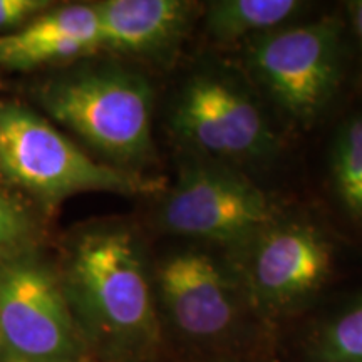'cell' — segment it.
I'll return each mask as SVG.
<instances>
[{
	"instance_id": "cell-1",
	"label": "cell",
	"mask_w": 362,
	"mask_h": 362,
	"mask_svg": "<svg viewBox=\"0 0 362 362\" xmlns=\"http://www.w3.org/2000/svg\"><path fill=\"white\" fill-rule=\"evenodd\" d=\"M56 270L90 361H166L153 259L134 225L83 226L67 240Z\"/></svg>"
},
{
	"instance_id": "cell-2",
	"label": "cell",
	"mask_w": 362,
	"mask_h": 362,
	"mask_svg": "<svg viewBox=\"0 0 362 362\" xmlns=\"http://www.w3.org/2000/svg\"><path fill=\"white\" fill-rule=\"evenodd\" d=\"M153 285L166 361H274L280 339L223 252L178 240L153 259Z\"/></svg>"
},
{
	"instance_id": "cell-3",
	"label": "cell",
	"mask_w": 362,
	"mask_h": 362,
	"mask_svg": "<svg viewBox=\"0 0 362 362\" xmlns=\"http://www.w3.org/2000/svg\"><path fill=\"white\" fill-rule=\"evenodd\" d=\"M88 59L45 79L35 94L39 106L96 153L98 160L146 173L156 158L155 86L134 66Z\"/></svg>"
},
{
	"instance_id": "cell-4",
	"label": "cell",
	"mask_w": 362,
	"mask_h": 362,
	"mask_svg": "<svg viewBox=\"0 0 362 362\" xmlns=\"http://www.w3.org/2000/svg\"><path fill=\"white\" fill-rule=\"evenodd\" d=\"M166 128L178 153L255 176L282 158L284 143L259 90L237 64L202 59L176 84Z\"/></svg>"
},
{
	"instance_id": "cell-5",
	"label": "cell",
	"mask_w": 362,
	"mask_h": 362,
	"mask_svg": "<svg viewBox=\"0 0 362 362\" xmlns=\"http://www.w3.org/2000/svg\"><path fill=\"white\" fill-rule=\"evenodd\" d=\"M356 47L346 13L298 21L238 49V69L267 106L309 129L337 107L351 79Z\"/></svg>"
},
{
	"instance_id": "cell-6",
	"label": "cell",
	"mask_w": 362,
	"mask_h": 362,
	"mask_svg": "<svg viewBox=\"0 0 362 362\" xmlns=\"http://www.w3.org/2000/svg\"><path fill=\"white\" fill-rule=\"evenodd\" d=\"M260 320L275 336L312 312L336 277L339 245L319 220L282 210L238 250L225 253Z\"/></svg>"
},
{
	"instance_id": "cell-7",
	"label": "cell",
	"mask_w": 362,
	"mask_h": 362,
	"mask_svg": "<svg viewBox=\"0 0 362 362\" xmlns=\"http://www.w3.org/2000/svg\"><path fill=\"white\" fill-rule=\"evenodd\" d=\"M0 175L49 208L93 192L158 197L168 185L163 176L106 165L51 119L13 101H0Z\"/></svg>"
},
{
	"instance_id": "cell-8",
	"label": "cell",
	"mask_w": 362,
	"mask_h": 362,
	"mask_svg": "<svg viewBox=\"0 0 362 362\" xmlns=\"http://www.w3.org/2000/svg\"><path fill=\"white\" fill-rule=\"evenodd\" d=\"M158 197L155 221L163 233L223 253L245 245L282 211L255 176L183 153L175 180Z\"/></svg>"
},
{
	"instance_id": "cell-9",
	"label": "cell",
	"mask_w": 362,
	"mask_h": 362,
	"mask_svg": "<svg viewBox=\"0 0 362 362\" xmlns=\"http://www.w3.org/2000/svg\"><path fill=\"white\" fill-rule=\"evenodd\" d=\"M0 361L93 362L57 270L35 252L0 262Z\"/></svg>"
},
{
	"instance_id": "cell-10",
	"label": "cell",
	"mask_w": 362,
	"mask_h": 362,
	"mask_svg": "<svg viewBox=\"0 0 362 362\" xmlns=\"http://www.w3.org/2000/svg\"><path fill=\"white\" fill-rule=\"evenodd\" d=\"M96 7L101 52L166 67L178 57L203 6L189 0H104Z\"/></svg>"
},
{
	"instance_id": "cell-11",
	"label": "cell",
	"mask_w": 362,
	"mask_h": 362,
	"mask_svg": "<svg viewBox=\"0 0 362 362\" xmlns=\"http://www.w3.org/2000/svg\"><path fill=\"white\" fill-rule=\"evenodd\" d=\"M99 52L96 4H54L21 29L0 35V67L8 71L74 64Z\"/></svg>"
},
{
	"instance_id": "cell-12",
	"label": "cell",
	"mask_w": 362,
	"mask_h": 362,
	"mask_svg": "<svg viewBox=\"0 0 362 362\" xmlns=\"http://www.w3.org/2000/svg\"><path fill=\"white\" fill-rule=\"evenodd\" d=\"M302 0H214L202 7L203 35L214 47L242 49L262 35L304 19Z\"/></svg>"
},
{
	"instance_id": "cell-13",
	"label": "cell",
	"mask_w": 362,
	"mask_h": 362,
	"mask_svg": "<svg viewBox=\"0 0 362 362\" xmlns=\"http://www.w3.org/2000/svg\"><path fill=\"white\" fill-rule=\"evenodd\" d=\"M291 357L292 362H362V285L305 320Z\"/></svg>"
},
{
	"instance_id": "cell-14",
	"label": "cell",
	"mask_w": 362,
	"mask_h": 362,
	"mask_svg": "<svg viewBox=\"0 0 362 362\" xmlns=\"http://www.w3.org/2000/svg\"><path fill=\"white\" fill-rule=\"evenodd\" d=\"M327 187L344 223L362 245V104L344 112L330 136Z\"/></svg>"
},
{
	"instance_id": "cell-15",
	"label": "cell",
	"mask_w": 362,
	"mask_h": 362,
	"mask_svg": "<svg viewBox=\"0 0 362 362\" xmlns=\"http://www.w3.org/2000/svg\"><path fill=\"white\" fill-rule=\"evenodd\" d=\"M39 225L17 197L0 188V262L35 252Z\"/></svg>"
},
{
	"instance_id": "cell-16",
	"label": "cell",
	"mask_w": 362,
	"mask_h": 362,
	"mask_svg": "<svg viewBox=\"0 0 362 362\" xmlns=\"http://www.w3.org/2000/svg\"><path fill=\"white\" fill-rule=\"evenodd\" d=\"M52 6L51 0H0V35L21 29Z\"/></svg>"
},
{
	"instance_id": "cell-17",
	"label": "cell",
	"mask_w": 362,
	"mask_h": 362,
	"mask_svg": "<svg viewBox=\"0 0 362 362\" xmlns=\"http://www.w3.org/2000/svg\"><path fill=\"white\" fill-rule=\"evenodd\" d=\"M347 24H349L352 40L356 47L357 62V86L362 89V0H349L344 4Z\"/></svg>"
},
{
	"instance_id": "cell-18",
	"label": "cell",
	"mask_w": 362,
	"mask_h": 362,
	"mask_svg": "<svg viewBox=\"0 0 362 362\" xmlns=\"http://www.w3.org/2000/svg\"><path fill=\"white\" fill-rule=\"evenodd\" d=\"M165 362H235V361H173V359H168Z\"/></svg>"
},
{
	"instance_id": "cell-19",
	"label": "cell",
	"mask_w": 362,
	"mask_h": 362,
	"mask_svg": "<svg viewBox=\"0 0 362 362\" xmlns=\"http://www.w3.org/2000/svg\"><path fill=\"white\" fill-rule=\"evenodd\" d=\"M0 362H2V361H0Z\"/></svg>"
}]
</instances>
